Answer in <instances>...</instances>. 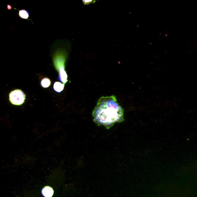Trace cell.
<instances>
[{
	"label": "cell",
	"mask_w": 197,
	"mask_h": 197,
	"mask_svg": "<svg viewBox=\"0 0 197 197\" xmlns=\"http://www.w3.org/2000/svg\"><path fill=\"white\" fill-rule=\"evenodd\" d=\"M93 121L97 125L109 129L116 123L124 121V110L115 96L100 98L92 112Z\"/></svg>",
	"instance_id": "obj_1"
},
{
	"label": "cell",
	"mask_w": 197,
	"mask_h": 197,
	"mask_svg": "<svg viewBox=\"0 0 197 197\" xmlns=\"http://www.w3.org/2000/svg\"><path fill=\"white\" fill-rule=\"evenodd\" d=\"M9 100L13 105L20 106L24 103L26 95L21 90L16 89L9 94Z\"/></svg>",
	"instance_id": "obj_2"
},
{
	"label": "cell",
	"mask_w": 197,
	"mask_h": 197,
	"mask_svg": "<svg viewBox=\"0 0 197 197\" xmlns=\"http://www.w3.org/2000/svg\"><path fill=\"white\" fill-rule=\"evenodd\" d=\"M61 67V66L59 67V73L58 76V79L65 84L67 81V76L64 68L62 66V67Z\"/></svg>",
	"instance_id": "obj_3"
},
{
	"label": "cell",
	"mask_w": 197,
	"mask_h": 197,
	"mask_svg": "<svg viewBox=\"0 0 197 197\" xmlns=\"http://www.w3.org/2000/svg\"><path fill=\"white\" fill-rule=\"evenodd\" d=\"M42 194L45 197H52L53 195L54 191L51 187L46 186L42 190Z\"/></svg>",
	"instance_id": "obj_4"
},
{
	"label": "cell",
	"mask_w": 197,
	"mask_h": 197,
	"mask_svg": "<svg viewBox=\"0 0 197 197\" xmlns=\"http://www.w3.org/2000/svg\"><path fill=\"white\" fill-rule=\"evenodd\" d=\"M64 84H62L60 82H56L54 84L53 88L55 92L60 93L64 89Z\"/></svg>",
	"instance_id": "obj_5"
},
{
	"label": "cell",
	"mask_w": 197,
	"mask_h": 197,
	"mask_svg": "<svg viewBox=\"0 0 197 197\" xmlns=\"http://www.w3.org/2000/svg\"><path fill=\"white\" fill-rule=\"evenodd\" d=\"M41 84L43 88H47L51 85V82L49 79L47 78H45L42 80Z\"/></svg>",
	"instance_id": "obj_6"
},
{
	"label": "cell",
	"mask_w": 197,
	"mask_h": 197,
	"mask_svg": "<svg viewBox=\"0 0 197 197\" xmlns=\"http://www.w3.org/2000/svg\"><path fill=\"white\" fill-rule=\"evenodd\" d=\"M19 15L21 18H24V19H27L29 17L28 12L24 10H20L19 12Z\"/></svg>",
	"instance_id": "obj_7"
}]
</instances>
